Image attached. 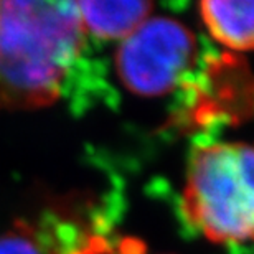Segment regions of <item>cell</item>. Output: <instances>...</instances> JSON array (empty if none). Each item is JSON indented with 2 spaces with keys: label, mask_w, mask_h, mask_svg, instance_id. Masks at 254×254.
<instances>
[{
  "label": "cell",
  "mask_w": 254,
  "mask_h": 254,
  "mask_svg": "<svg viewBox=\"0 0 254 254\" xmlns=\"http://www.w3.org/2000/svg\"><path fill=\"white\" fill-rule=\"evenodd\" d=\"M198 8L215 42L233 52H254V0H206Z\"/></svg>",
  "instance_id": "cell-4"
},
{
  "label": "cell",
  "mask_w": 254,
  "mask_h": 254,
  "mask_svg": "<svg viewBox=\"0 0 254 254\" xmlns=\"http://www.w3.org/2000/svg\"><path fill=\"white\" fill-rule=\"evenodd\" d=\"M184 213L218 245L254 243V145L213 142L196 147L187 165Z\"/></svg>",
  "instance_id": "cell-2"
},
{
  "label": "cell",
  "mask_w": 254,
  "mask_h": 254,
  "mask_svg": "<svg viewBox=\"0 0 254 254\" xmlns=\"http://www.w3.org/2000/svg\"><path fill=\"white\" fill-rule=\"evenodd\" d=\"M196 53V38L185 23L165 15H150L119 42L116 73L132 94L160 98L180 84Z\"/></svg>",
  "instance_id": "cell-3"
},
{
  "label": "cell",
  "mask_w": 254,
  "mask_h": 254,
  "mask_svg": "<svg viewBox=\"0 0 254 254\" xmlns=\"http://www.w3.org/2000/svg\"><path fill=\"white\" fill-rule=\"evenodd\" d=\"M84 33L89 32L101 40L126 37L152 15L154 5L145 0H118V2H76Z\"/></svg>",
  "instance_id": "cell-5"
},
{
  "label": "cell",
  "mask_w": 254,
  "mask_h": 254,
  "mask_svg": "<svg viewBox=\"0 0 254 254\" xmlns=\"http://www.w3.org/2000/svg\"><path fill=\"white\" fill-rule=\"evenodd\" d=\"M0 254H52L38 233V228L27 221L15 223L0 233Z\"/></svg>",
  "instance_id": "cell-6"
},
{
  "label": "cell",
  "mask_w": 254,
  "mask_h": 254,
  "mask_svg": "<svg viewBox=\"0 0 254 254\" xmlns=\"http://www.w3.org/2000/svg\"><path fill=\"white\" fill-rule=\"evenodd\" d=\"M83 40L76 2H0V113L52 106Z\"/></svg>",
  "instance_id": "cell-1"
}]
</instances>
